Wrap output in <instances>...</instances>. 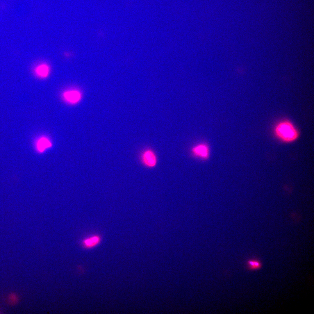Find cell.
<instances>
[{"label": "cell", "mask_w": 314, "mask_h": 314, "mask_svg": "<svg viewBox=\"0 0 314 314\" xmlns=\"http://www.w3.org/2000/svg\"><path fill=\"white\" fill-rule=\"evenodd\" d=\"M277 136L282 140L286 142L292 141L296 140L298 135V132L293 124L287 120L278 123L274 129Z\"/></svg>", "instance_id": "cell-1"}, {"label": "cell", "mask_w": 314, "mask_h": 314, "mask_svg": "<svg viewBox=\"0 0 314 314\" xmlns=\"http://www.w3.org/2000/svg\"><path fill=\"white\" fill-rule=\"evenodd\" d=\"M193 154L196 156L204 160H206L209 158L210 149L206 143H201L195 146L192 149Z\"/></svg>", "instance_id": "cell-2"}, {"label": "cell", "mask_w": 314, "mask_h": 314, "mask_svg": "<svg viewBox=\"0 0 314 314\" xmlns=\"http://www.w3.org/2000/svg\"><path fill=\"white\" fill-rule=\"evenodd\" d=\"M63 97L67 102L71 104H75L80 100L81 98V94L78 91L70 90L63 93Z\"/></svg>", "instance_id": "cell-3"}, {"label": "cell", "mask_w": 314, "mask_h": 314, "mask_svg": "<svg viewBox=\"0 0 314 314\" xmlns=\"http://www.w3.org/2000/svg\"><path fill=\"white\" fill-rule=\"evenodd\" d=\"M142 159L143 163L147 166L153 167L156 165V156L154 152L151 150H147L143 153Z\"/></svg>", "instance_id": "cell-4"}, {"label": "cell", "mask_w": 314, "mask_h": 314, "mask_svg": "<svg viewBox=\"0 0 314 314\" xmlns=\"http://www.w3.org/2000/svg\"><path fill=\"white\" fill-rule=\"evenodd\" d=\"M52 144L49 140L45 137H42L37 141L35 147L37 151L42 153L51 147Z\"/></svg>", "instance_id": "cell-5"}, {"label": "cell", "mask_w": 314, "mask_h": 314, "mask_svg": "<svg viewBox=\"0 0 314 314\" xmlns=\"http://www.w3.org/2000/svg\"><path fill=\"white\" fill-rule=\"evenodd\" d=\"M101 238L97 235H94L84 239L83 241L84 246L88 248H91L97 245L100 242Z\"/></svg>", "instance_id": "cell-6"}, {"label": "cell", "mask_w": 314, "mask_h": 314, "mask_svg": "<svg viewBox=\"0 0 314 314\" xmlns=\"http://www.w3.org/2000/svg\"><path fill=\"white\" fill-rule=\"evenodd\" d=\"M35 72L39 77L44 78L48 76L49 72V66L46 64H41L39 65L35 69Z\"/></svg>", "instance_id": "cell-7"}, {"label": "cell", "mask_w": 314, "mask_h": 314, "mask_svg": "<svg viewBox=\"0 0 314 314\" xmlns=\"http://www.w3.org/2000/svg\"><path fill=\"white\" fill-rule=\"evenodd\" d=\"M247 265L248 269L251 270L260 269L262 266L261 262L255 259L248 260L247 261Z\"/></svg>", "instance_id": "cell-8"}]
</instances>
